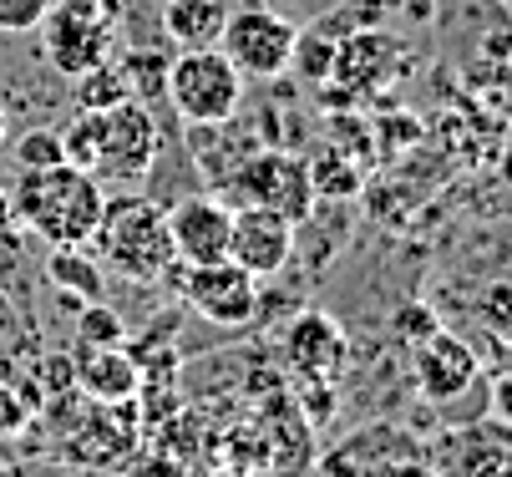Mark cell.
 <instances>
[{
  "mask_svg": "<svg viewBox=\"0 0 512 477\" xmlns=\"http://www.w3.org/2000/svg\"><path fill=\"white\" fill-rule=\"evenodd\" d=\"M6 198H11V219H21L51 249H87L102 224L107 188L82 168L56 163V168H16Z\"/></svg>",
  "mask_w": 512,
  "mask_h": 477,
  "instance_id": "obj_1",
  "label": "cell"
},
{
  "mask_svg": "<svg viewBox=\"0 0 512 477\" xmlns=\"http://www.w3.org/2000/svg\"><path fill=\"white\" fill-rule=\"evenodd\" d=\"M92 244H102V259L117 269V275L142 280V285H153V280L168 275V269H178L173 234H168V203H158L148 193H132V188L107 193Z\"/></svg>",
  "mask_w": 512,
  "mask_h": 477,
  "instance_id": "obj_2",
  "label": "cell"
},
{
  "mask_svg": "<svg viewBox=\"0 0 512 477\" xmlns=\"http://www.w3.org/2000/svg\"><path fill=\"white\" fill-rule=\"evenodd\" d=\"M163 102L173 107L178 122L208 127V122H224V117L244 112V77L218 46H193V51H178L168 61Z\"/></svg>",
  "mask_w": 512,
  "mask_h": 477,
  "instance_id": "obj_3",
  "label": "cell"
},
{
  "mask_svg": "<svg viewBox=\"0 0 512 477\" xmlns=\"http://www.w3.org/2000/svg\"><path fill=\"white\" fill-rule=\"evenodd\" d=\"M122 0H56L41 21V51L56 77H82L117 46Z\"/></svg>",
  "mask_w": 512,
  "mask_h": 477,
  "instance_id": "obj_4",
  "label": "cell"
},
{
  "mask_svg": "<svg viewBox=\"0 0 512 477\" xmlns=\"http://www.w3.org/2000/svg\"><path fill=\"white\" fill-rule=\"evenodd\" d=\"M295 41L300 26L295 16H284L279 6H264V0H244L224 16V31H218V51H224L239 77L249 82H274L295 66Z\"/></svg>",
  "mask_w": 512,
  "mask_h": 477,
  "instance_id": "obj_5",
  "label": "cell"
},
{
  "mask_svg": "<svg viewBox=\"0 0 512 477\" xmlns=\"http://www.w3.org/2000/svg\"><path fill=\"white\" fill-rule=\"evenodd\" d=\"M163 153V138H158V117L142 97H122L112 107H97V158H92V178L107 188H127V183H142L153 173Z\"/></svg>",
  "mask_w": 512,
  "mask_h": 477,
  "instance_id": "obj_6",
  "label": "cell"
},
{
  "mask_svg": "<svg viewBox=\"0 0 512 477\" xmlns=\"http://www.w3.org/2000/svg\"><path fill=\"white\" fill-rule=\"evenodd\" d=\"M239 203H254V209H274L289 224H305L315 214V183H310V163L300 153L284 148H259L254 158H244L234 168V178L224 183Z\"/></svg>",
  "mask_w": 512,
  "mask_h": 477,
  "instance_id": "obj_7",
  "label": "cell"
},
{
  "mask_svg": "<svg viewBox=\"0 0 512 477\" xmlns=\"http://www.w3.org/2000/svg\"><path fill=\"white\" fill-rule=\"evenodd\" d=\"M183 300L213 320V325H249L259 315V280L234 259H213V264H183Z\"/></svg>",
  "mask_w": 512,
  "mask_h": 477,
  "instance_id": "obj_8",
  "label": "cell"
},
{
  "mask_svg": "<svg viewBox=\"0 0 512 477\" xmlns=\"http://www.w3.org/2000/svg\"><path fill=\"white\" fill-rule=\"evenodd\" d=\"M442 477H512V427L502 422H467L447 427L426 447Z\"/></svg>",
  "mask_w": 512,
  "mask_h": 477,
  "instance_id": "obj_9",
  "label": "cell"
},
{
  "mask_svg": "<svg viewBox=\"0 0 512 477\" xmlns=\"http://www.w3.org/2000/svg\"><path fill=\"white\" fill-rule=\"evenodd\" d=\"M295 229L274 209H254V203H234V229H229V259L249 269L254 280H274L295 259Z\"/></svg>",
  "mask_w": 512,
  "mask_h": 477,
  "instance_id": "obj_10",
  "label": "cell"
},
{
  "mask_svg": "<svg viewBox=\"0 0 512 477\" xmlns=\"http://www.w3.org/2000/svg\"><path fill=\"white\" fill-rule=\"evenodd\" d=\"M229 229H234V203L218 193H188L168 203V234H173L178 264L229 259Z\"/></svg>",
  "mask_w": 512,
  "mask_h": 477,
  "instance_id": "obj_11",
  "label": "cell"
},
{
  "mask_svg": "<svg viewBox=\"0 0 512 477\" xmlns=\"http://www.w3.org/2000/svg\"><path fill=\"white\" fill-rule=\"evenodd\" d=\"M411 351H416V386H421V396L431 406H452L482 381L477 351L467 346L462 335L442 330V325H436L426 340H416Z\"/></svg>",
  "mask_w": 512,
  "mask_h": 477,
  "instance_id": "obj_12",
  "label": "cell"
},
{
  "mask_svg": "<svg viewBox=\"0 0 512 477\" xmlns=\"http://www.w3.org/2000/svg\"><path fill=\"white\" fill-rule=\"evenodd\" d=\"M411 457H426V447L406 427L371 422L320 457V477H386L396 462H411Z\"/></svg>",
  "mask_w": 512,
  "mask_h": 477,
  "instance_id": "obj_13",
  "label": "cell"
},
{
  "mask_svg": "<svg viewBox=\"0 0 512 477\" xmlns=\"http://www.w3.org/2000/svg\"><path fill=\"white\" fill-rule=\"evenodd\" d=\"M345 330L325 315V310H305L284 325V361L295 366L300 376H340L345 366Z\"/></svg>",
  "mask_w": 512,
  "mask_h": 477,
  "instance_id": "obj_14",
  "label": "cell"
},
{
  "mask_svg": "<svg viewBox=\"0 0 512 477\" xmlns=\"http://www.w3.org/2000/svg\"><path fill=\"white\" fill-rule=\"evenodd\" d=\"M77 391H87L102 406H122L142 396V366L122 346H82L77 356Z\"/></svg>",
  "mask_w": 512,
  "mask_h": 477,
  "instance_id": "obj_15",
  "label": "cell"
},
{
  "mask_svg": "<svg viewBox=\"0 0 512 477\" xmlns=\"http://www.w3.org/2000/svg\"><path fill=\"white\" fill-rule=\"evenodd\" d=\"M401 56V46L391 41V36H381V31H355V36H345V41H335V61H330V77L335 82H345L350 92H371L376 82H386V72H391V61Z\"/></svg>",
  "mask_w": 512,
  "mask_h": 477,
  "instance_id": "obj_16",
  "label": "cell"
},
{
  "mask_svg": "<svg viewBox=\"0 0 512 477\" xmlns=\"http://www.w3.org/2000/svg\"><path fill=\"white\" fill-rule=\"evenodd\" d=\"M229 6L224 0H163V31L178 51L193 46H218V31H224Z\"/></svg>",
  "mask_w": 512,
  "mask_h": 477,
  "instance_id": "obj_17",
  "label": "cell"
},
{
  "mask_svg": "<svg viewBox=\"0 0 512 477\" xmlns=\"http://www.w3.org/2000/svg\"><path fill=\"white\" fill-rule=\"evenodd\" d=\"M46 280H51L56 290H66L77 305L102 300V269H97L82 249H51V259H46Z\"/></svg>",
  "mask_w": 512,
  "mask_h": 477,
  "instance_id": "obj_18",
  "label": "cell"
},
{
  "mask_svg": "<svg viewBox=\"0 0 512 477\" xmlns=\"http://www.w3.org/2000/svg\"><path fill=\"white\" fill-rule=\"evenodd\" d=\"M117 61H122V72H127L132 97H142V102L153 107V102L163 97V87H168V61H173V56H163V51H153V46H137V51H122Z\"/></svg>",
  "mask_w": 512,
  "mask_h": 477,
  "instance_id": "obj_19",
  "label": "cell"
},
{
  "mask_svg": "<svg viewBox=\"0 0 512 477\" xmlns=\"http://www.w3.org/2000/svg\"><path fill=\"white\" fill-rule=\"evenodd\" d=\"M71 82H77V107H112V102L132 97V87H127V72H122V61H117V56L97 61L92 72L71 77Z\"/></svg>",
  "mask_w": 512,
  "mask_h": 477,
  "instance_id": "obj_20",
  "label": "cell"
},
{
  "mask_svg": "<svg viewBox=\"0 0 512 477\" xmlns=\"http://www.w3.org/2000/svg\"><path fill=\"white\" fill-rule=\"evenodd\" d=\"M56 163H66L56 127H31L16 138V168H56Z\"/></svg>",
  "mask_w": 512,
  "mask_h": 477,
  "instance_id": "obj_21",
  "label": "cell"
},
{
  "mask_svg": "<svg viewBox=\"0 0 512 477\" xmlns=\"http://www.w3.org/2000/svg\"><path fill=\"white\" fill-rule=\"evenodd\" d=\"M310 183H315V198H350L360 188V173L340 163L335 153H325L320 163H310Z\"/></svg>",
  "mask_w": 512,
  "mask_h": 477,
  "instance_id": "obj_22",
  "label": "cell"
},
{
  "mask_svg": "<svg viewBox=\"0 0 512 477\" xmlns=\"http://www.w3.org/2000/svg\"><path fill=\"white\" fill-rule=\"evenodd\" d=\"M56 0H0V36H31L51 16Z\"/></svg>",
  "mask_w": 512,
  "mask_h": 477,
  "instance_id": "obj_23",
  "label": "cell"
},
{
  "mask_svg": "<svg viewBox=\"0 0 512 477\" xmlns=\"http://www.w3.org/2000/svg\"><path fill=\"white\" fill-rule=\"evenodd\" d=\"M77 335H82V346H117V340H122V320H117V310L92 300L77 315Z\"/></svg>",
  "mask_w": 512,
  "mask_h": 477,
  "instance_id": "obj_24",
  "label": "cell"
},
{
  "mask_svg": "<svg viewBox=\"0 0 512 477\" xmlns=\"http://www.w3.org/2000/svg\"><path fill=\"white\" fill-rule=\"evenodd\" d=\"M300 406H310V422H330V412H335L330 376H300Z\"/></svg>",
  "mask_w": 512,
  "mask_h": 477,
  "instance_id": "obj_25",
  "label": "cell"
},
{
  "mask_svg": "<svg viewBox=\"0 0 512 477\" xmlns=\"http://www.w3.org/2000/svg\"><path fill=\"white\" fill-rule=\"evenodd\" d=\"M487 412H492V422L512 427V371H502V376L487 381Z\"/></svg>",
  "mask_w": 512,
  "mask_h": 477,
  "instance_id": "obj_26",
  "label": "cell"
},
{
  "mask_svg": "<svg viewBox=\"0 0 512 477\" xmlns=\"http://www.w3.org/2000/svg\"><path fill=\"white\" fill-rule=\"evenodd\" d=\"M122 477H188V467L173 462V457H163V452H148V457H137Z\"/></svg>",
  "mask_w": 512,
  "mask_h": 477,
  "instance_id": "obj_27",
  "label": "cell"
},
{
  "mask_svg": "<svg viewBox=\"0 0 512 477\" xmlns=\"http://www.w3.org/2000/svg\"><path fill=\"white\" fill-rule=\"evenodd\" d=\"M396 330H401V335L411 340V346H416V340H426V335L436 330V315H431L426 305H411V310H406V315L396 320Z\"/></svg>",
  "mask_w": 512,
  "mask_h": 477,
  "instance_id": "obj_28",
  "label": "cell"
},
{
  "mask_svg": "<svg viewBox=\"0 0 512 477\" xmlns=\"http://www.w3.org/2000/svg\"><path fill=\"white\" fill-rule=\"evenodd\" d=\"M386 477H442V472L431 467V457H411V462H396Z\"/></svg>",
  "mask_w": 512,
  "mask_h": 477,
  "instance_id": "obj_29",
  "label": "cell"
},
{
  "mask_svg": "<svg viewBox=\"0 0 512 477\" xmlns=\"http://www.w3.org/2000/svg\"><path fill=\"white\" fill-rule=\"evenodd\" d=\"M300 6H305V11H325V6H335V0H284V16L300 11Z\"/></svg>",
  "mask_w": 512,
  "mask_h": 477,
  "instance_id": "obj_30",
  "label": "cell"
},
{
  "mask_svg": "<svg viewBox=\"0 0 512 477\" xmlns=\"http://www.w3.org/2000/svg\"><path fill=\"white\" fill-rule=\"evenodd\" d=\"M6 138H11V112H6V102H0V148H6Z\"/></svg>",
  "mask_w": 512,
  "mask_h": 477,
  "instance_id": "obj_31",
  "label": "cell"
},
{
  "mask_svg": "<svg viewBox=\"0 0 512 477\" xmlns=\"http://www.w3.org/2000/svg\"><path fill=\"white\" fill-rule=\"evenodd\" d=\"M218 477H269V472H218Z\"/></svg>",
  "mask_w": 512,
  "mask_h": 477,
  "instance_id": "obj_32",
  "label": "cell"
},
{
  "mask_svg": "<svg viewBox=\"0 0 512 477\" xmlns=\"http://www.w3.org/2000/svg\"><path fill=\"white\" fill-rule=\"evenodd\" d=\"M224 6H229V11H234V6H244V0H224Z\"/></svg>",
  "mask_w": 512,
  "mask_h": 477,
  "instance_id": "obj_33",
  "label": "cell"
},
{
  "mask_svg": "<svg viewBox=\"0 0 512 477\" xmlns=\"http://www.w3.org/2000/svg\"><path fill=\"white\" fill-rule=\"evenodd\" d=\"M502 6H512V0H502Z\"/></svg>",
  "mask_w": 512,
  "mask_h": 477,
  "instance_id": "obj_34",
  "label": "cell"
}]
</instances>
